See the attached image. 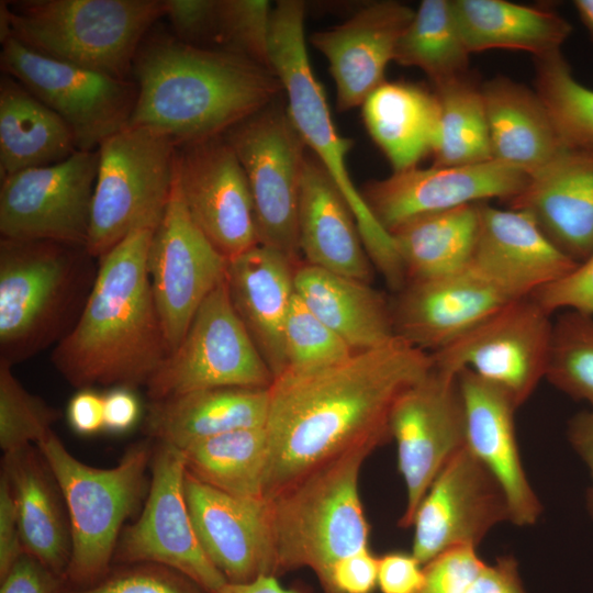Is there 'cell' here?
<instances>
[{"label": "cell", "mask_w": 593, "mask_h": 593, "mask_svg": "<svg viewBox=\"0 0 593 593\" xmlns=\"http://www.w3.org/2000/svg\"><path fill=\"white\" fill-rule=\"evenodd\" d=\"M433 365L429 353L398 337L322 369L275 378L264 500L348 451L385 443L396 399Z\"/></svg>", "instance_id": "6da1fadb"}, {"label": "cell", "mask_w": 593, "mask_h": 593, "mask_svg": "<svg viewBox=\"0 0 593 593\" xmlns=\"http://www.w3.org/2000/svg\"><path fill=\"white\" fill-rule=\"evenodd\" d=\"M132 74L137 99L128 125L159 130L177 146L223 135L283 92L270 67L175 36L144 40Z\"/></svg>", "instance_id": "7a4b0ae2"}, {"label": "cell", "mask_w": 593, "mask_h": 593, "mask_svg": "<svg viewBox=\"0 0 593 593\" xmlns=\"http://www.w3.org/2000/svg\"><path fill=\"white\" fill-rule=\"evenodd\" d=\"M153 232L136 230L99 258L82 312L53 354L71 385H146L169 355L147 270Z\"/></svg>", "instance_id": "3957f363"}, {"label": "cell", "mask_w": 593, "mask_h": 593, "mask_svg": "<svg viewBox=\"0 0 593 593\" xmlns=\"http://www.w3.org/2000/svg\"><path fill=\"white\" fill-rule=\"evenodd\" d=\"M373 450L348 451L266 501L275 575L305 567L325 593H338L333 582L336 563L369 548L358 484L361 466Z\"/></svg>", "instance_id": "277c9868"}, {"label": "cell", "mask_w": 593, "mask_h": 593, "mask_svg": "<svg viewBox=\"0 0 593 593\" xmlns=\"http://www.w3.org/2000/svg\"><path fill=\"white\" fill-rule=\"evenodd\" d=\"M304 18L305 4L300 0L273 4L270 66L283 87L289 115L302 141L345 198L374 269L398 292L406 283L402 260L392 235L374 217L349 175L346 158L354 144L337 132L324 89L313 72Z\"/></svg>", "instance_id": "5b68a950"}, {"label": "cell", "mask_w": 593, "mask_h": 593, "mask_svg": "<svg viewBox=\"0 0 593 593\" xmlns=\"http://www.w3.org/2000/svg\"><path fill=\"white\" fill-rule=\"evenodd\" d=\"M10 36L44 56L128 80L165 0L5 1Z\"/></svg>", "instance_id": "8992f818"}, {"label": "cell", "mask_w": 593, "mask_h": 593, "mask_svg": "<svg viewBox=\"0 0 593 593\" xmlns=\"http://www.w3.org/2000/svg\"><path fill=\"white\" fill-rule=\"evenodd\" d=\"M36 445L68 512L71 556L65 582L94 584L110 572L123 524L144 495L154 448L135 444L116 466L102 469L75 458L53 432Z\"/></svg>", "instance_id": "52a82bcc"}, {"label": "cell", "mask_w": 593, "mask_h": 593, "mask_svg": "<svg viewBox=\"0 0 593 593\" xmlns=\"http://www.w3.org/2000/svg\"><path fill=\"white\" fill-rule=\"evenodd\" d=\"M99 152L86 253L100 258L128 234L155 230L168 204L177 144L148 126H126Z\"/></svg>", "instance_id": "ba28073f"}, {"label": "cell", "mask_w": 593, "mask_h": 593, "mask_svg": "<svg viewBox=\"0 0 593 593\" xmlns=\"http://www.w3.org/2000/svg\"><path fill=\"white\" fill-rule=\"evenodd\" d=\"M280 97L244 119L223 136L245 171L258 244L299 264V197L305 144Z\"/></svg>", "instance_id": "9c48e42d"}, {"label": "cell", "mask_w": 593, "mask_h": 593, "mask_svg": "<svg viewBox=\"0 0 593 593\" xmlns=\"http://www.w3.org/2000/svg\"><path fill=\"white\" fill-rule=\"evenodd\" d=\"M275 378L238 317L226 278L205 298L179 346L146 383L159 401L215 388L268 389Z\"/></svg>", "instance_id": "30bf717a"}, {"label": "cell", "mask_w": 593, "mask_h": 593, "mask_svg": "<svg viewBox=\"0 0 593 593\" xmlns=\"http://www.w3.org/2000/svg\"><path fill=\"white\" fill-rule=\"evenodd\" d=\"M550 315L532 295L513 300L429 353L434 367L456 376L469 369L503 389L519 407L546 376Z\"/></svg>", "instance_id": "8fae6325"}, {"label": "cell", "mask_w": 593, "mask_h": 593, "mask_svg": "<svg viewBox=\"0 0 593 593\" xmlns=\"http://www.w3.org/2000/svg\"><path fill=\"white\" fill-rule=\"evenodd\" d=\"M1 66L67 123L78 150H97L128 126L137 99L130 79L44 56L12 36L2 42Z\"/></svg>", "instance_id": "7c38bea8"}, {"label": "cell", "mask_w": 593, "mask_h": 593, "mask_svg": "<svg viewBox=\"0 0 593 593\" xmlns=\"http://www.w3.org/2000/svg\"><path fill=\"white\" fill-rule=\"evenodd\" d=\"M74 248L1 238V360L12 365L31 355L57 327L75 286Z\"/></svg>", "instance_id": "4fadbf2b"}, {"label": "cell", "mask_w": 593, "mask_h": 593, "mask_svg": "<svg viewBox=\"0 0 593 593\" xmlns=\"http://www.w3.org/2000/svg\"><path fill=\"white\" fill-rule=\"evenodd\" d=\"M150 481L138 518L120 536L114 560L172 569L215 593L227 580L204 552L187 505L182 451L160 444L153 449Z\"/></svg>", "instance_id": "5bb4252c"}, {"label": "cell", "mask_w": 593, "mask_h": 593, "mask_svg": "<svg viewBox=\"0 0 593 593\" xmlns=\"http://www.w3.org/2000/svg\"><path fill=\"white\" fill-rule=\"evenodd\" d=\"M98 167V149L77 150L58 164L1 179L2 238L52 240L85 249Z\"/></svg>", "instance_id": "9a60e30c"}, {"label": "cell", "mask_w": 593, "mask_h": 593, "mask_svg": "<svg viewBox=\"0 0 593 593\" xmlns=\"http://www.w3.org/2000/svg\"><path fill=\"white\" fill-rule=\"evenodd\" d=\"M227 264L187 210L176 167L171 194L147 255L152 291L169 354L181 343L205 298L226 278Z\"/></svg>", "instance_id": "2e32d148"}, {"label": "cell", "mask_w": 593, "mask_h": 593, "mask_svg": "<svg viewBox=\"0 0 593 593\" xmlns=\"http://www.w3.org/2000/svg\"><path fill=\"white\" fill-rule=\"evenodd\" d=\"M390 433L406 486L400 526H412L415 512L447 461L466 446V414L458 374L434 367L396 399Z\"/></svg>", "instance_id": "e0dca14e"}, {"label": "cell", "mask_w": 593, "mask_h": 593, "mask_svg": "<svg viewBox=\"0 0 593 593\" xmlns=\"http://www.w3.org/2000/svg\"><path fill=\"white\" fill-rule=\"evenodd\" d=\"M504 521H510V510L503 489L465 446L447 461L415 512L412 555L426 564L452 548H477Z\"/></svg>", "instance_id": "ac0fdd59"}, {"label": "cell", "mask_w": 593, "mask_h": 593, "mask_svg": "<svg viewBox=\"0 0 593 593\" xmlns=\"http://www.w3.org/2000/svg\"><path fill=\"white\" fill-rule=\"evenodd\" d=\"M176 167L187 210L223 257L258 245L249 184L223 135L178 145Z\"/></svg>", "instance_id": "d6986e66"}, {"label": "cell", "mask_w": 593, "mask_h": 593, "mask_svg": "<svg viewBox=\"0 0 593 593\" xmlns=\"http://www.w3.org/2000/svg\"><path fill=\"white\" fill-rule=\"evenodd\" d=\"M530 176L497 160L475 165L411 168L367 182L365 202L390 234L414 217L518 195Z\"/></svg>", "instance_id": "ffe728a7"}, {"label": "cell", "mask_w": 593, "mask_h": 593, "mask_svg": "<svg viewBox=\"0 0 593 593\" xmlns=\"http://www.w3.org/2000/svg\"><path fill=\"white\" fill-rule=\"evenodd\" d=\"M516 299L468 265L450 275L406 282L391 304L394 331L400 339L434 353Z\"/></svg>", "instance_id": "44dd1931"}, {"label": "cell", "mask_w": 593, "mask_h": 593, "mask_svg": "<svg viewBox=\"0 0 593 593\" xmlns=\"http://www.w3.org/2000/svg\"><path fill=\"white\" fill-rule=\"evenodd\" d=\"M414 13L399 1H374L344 23L310 36V43L328 63L339 111L362 105L385 81L388 64Z\"/></svg>", "instance_id": "7402d4cb"}, {"label": "cell", "mask_w": 593, "mask_h": 593, "mask_svg": "<svg viewBox=\"0 0 593 593\" xmlns=\"http://www.w3.org/2000/svg\"><path fill=\"white\" fill-rule=\"evenodd\" d=\"M183 490L199 541L227 582L275 575L266 500L232 496L187 470Z\"/></svg>", "instance_id": "603a6c76"}, {"label": "cell", "mask_w": 593, "mask_h": 593, "mask_svg": "<svg viewBox=\"0 0 593 593\" xmlns=\"http://www.w3.org/2000/svg\"><path fill=\"white\" fill-rule=\"evenodd\" d=\"M469 266L515 298L529 296L571 272L563 254L525 211L479 203V227Z\"/></svg>", "instance_id": "cb8c5ba5"}, {"label": "cell", "mask_w": 593, "mask_h": 593, "mask_svg": "<svg viewBox=\"0 0 593 593\" xmlns=\"http://www.w3.org/2000/svg\"><path fill=\"white\" fill-rule=\"evenodd\" d=\"M466 414V447L486 467L504 491L510 521L534 525L542 506L521 460L514 413L518 409L500 387L473 371L458 373Z\"/></svg>", "instance_id": "d4e9b609"}, {"label": "cell", "mask_w": 593, "mask_h": 593, "mask_svg": "<svg viewBox=\"0 0 593 593\" xmlns=\"http://www.w3.org/2000/svg\"><path fill=\"white\" fill-rule=\"evenodd\" d=\"M508 202L563 254L583 261L593 253V150L566 148Z\"/></svg>", "instance_id": "484cf974"}, {"label": "cell", "mask_w": 593, "mask_h": 593, "mask_svg": "<svg viewBox=\"0 0 593 593\" xmlns=\"http://www.w3.org/2000/svg\"><path fill=\"white\" fill-rule=\"evenodd\" d=\"M295 265L283 254L259 244L227 264L233 306L273 378L286 368L283 333L295 293Z\"/></svg>", "instance_id": "4316f807"}, {"label": "cell", "mask_w": 593, "mask_h": 593, "mask_svg": "<svg viewBox=\"0 0 593 593\" xmlns=\"http://www.w3.org/2000/svg\"><path fill=\"white\" fill-rule=\"evenodd\" d=\"M298 233L305 262L370 283L373 265L345 198L315 157L307 156L299 197Z\"/></svg>", "instance_id": "83f0119b"}, {"label": "cell", "mask_w": 593, "mask_h": 593, "mask_svg": "<svg viewBox=\"0 0 593 593\" xmlns=\"http://www.w3.org/2000/svg\"><path fill=\"white\" fill-rule=\"evenodd\" d=\"M294 290L354 351L378 348L398 338L391 304L368 282L300 261L294 269Z\"/></svg>", "instance_id": "f1b7e54d"}, {"label": "cell", "mask_w": 593, "mask_h": 593, "mask_svg": "<svg viewBox=\"0 0 593 593\" xmlns=\"http://www.w3.org/2000/svg\"><path fill=\"white\" fill-rule=\"evenodd\" d=\"M269 388H215L153 401L146 433L160 444L183 449L224 433L266 426Z\"/></svg>", "instance_id": "f546056e"}, {"label": "cell", "mask_w": 593, "mask_h": 593, "mask_svg": "<svg viewBox=\"0 0 593 593\" xmlns=\"http://www.w3.org/2000/svg\"><path fill=\"white\" fill-rule=\"evenodd\" d=\"M481 91L492 159L533 176L566 149L536 91L505 76Z\"/></svg>", "instance_id": "4dcf8cb0"}, {"label": "cell", "mask_w": 593, "mask_h": 593, "mask_svg": "<svg viewBox=\"0 0 593 593\" xmlns=\"http://www.w3.org/2000/svg\"><path fill=\"white\" fill-rule=\"evenodd\" d=\"M1 470L10 482L25 553L65 581L71 556L70 527L44 458L29 445L5 454Z\"/></svg>", "instance_id": "1f68e13d"}, {"label": "cell", "mask_w": 593, "mask_h": 593, "mask_svg": "<svg viewBox=\"0 0 593 593\" xmlns=\"http://www.w3.org/2000/svg\"><path fill=\"white\" fill-rule=\"evenodd\" d=\"M461 38L470 54L514 49L535 57L561 51L572 31L560 14L504 0H451Z\"/></svg>", "instance_id": "d6a6232c"}, {"label": "cell", "mask_w": 593, "mask_h": 593, "mask_svg": "<svg viewBox=\"0 0 593 593\" xmlns=\"http://www.w3.org/2000/svg\"><path fill=\"white\" fill-rule=\"evenodd\" d=\"M67 123L9 75L0 81V176L58 164L77 152Z\"/></svg>", "instance_id": "836d02e7"}, {"label": "cell", "mask_w": 593, "mask_h": 593, "mask_svg": "<svg viewBox=\"0 0 593 593\" xmlns=\"http://www.w3.org/2000/svg\"><path fill=\"white\" fill-rule=\"evenodd\" d=\"M362 118L393 172L417 167L432 150L438 103L419 85L384 81L362 103Z\"/></svg>", "instance_id": "e575fe53"}, {"label": "cell", "mask_w": 593, "mask_h": 593, "mask_svg": "<svg viewBox=\"0 0 593 593\" xmlns=\"http://www.w3.org/2000/svg\"><path fill=\"white\" fill-rule=\"evenodd\" d=\"M479 203L417 216L391 232L406 282L450 275L469 265L478 235Z\"/></svg>", "instance_id": "d590c367"}, {"label": "cell", "mask_w": 593, "mask_h": 593, "mask_svg": "<svg viewBox=\"0 0 593 593\" xmlns=\"http://www.w3.org/2000/svg\"><path fill=\"white\" fill-rule=\"evenodd\" d=\"M186 470L203 483L244 500H264L266 426L237 429L181 449Z\"/></svg>", "instance_id": "8d00e7d4"}, {"label": "cell", "mask_w": 593, "mask_h": 593, "mask_svg": "<svg viewBox=\"0 0 593 593\" xmlns=\"http://www.w3.org/2000/svg\"><path fill=\"white\" fill-rule=\"evenodd\" d=\"M438 114L430 154L433 166L492 160L481 85L468 74L435 86Z\"/></svg>", "instance_id": "74e56055"}, {"label": "cell", "mask_w": 593, "mask_h": 593, "mask_svg": "<svg viewBox=\"0 0 593 593\" xmlns=\"http://www.w3.org/2000/svg\"><path fill=\"white\" fill-rule=\"evenodd\" d=\"M469 55L451 1L423 0L399 40L393 60L419 68L437 86L468 74Z\"/></svg>", "instance_id": "f35d334b"}, {"label": "cell", "mask_w": 593, "mask_h": 593, "mask_svg": "<svg viewBox=\"0 0 593 593\" xmlns=\"http://www.w3.org/2000/svg\"><path fill=\"white\" fill-rule=\"evenodd\" d=\"M535 91L563 146L593 150V90L580 83L561 51L535 57Z\"/></svg>", "instance_id": "ab89813d"}, {"label": "cell", "mask_w": 593, "mask_h": 593, "mask_svg": "<svg viewBox=\"0 0 593 593\" xmlns=\"http://www.w3.org/2000/svg\"><path fill=\"white\" fill-rule=\"evenodd\" d=\"M545 378L574 400L593 406V317L564 311L553 322Z\"/></svg>", "instance_id": "60d3db41"}, {"label": "cell", "mask_w": 593, "mask_h": 593, "mask_svg": "<svg viewBox=\"0 0 593 593\" xmlns=\"http://www.w3.org/2000/svg\"><path fill=\"white\" fill-rule=\"evenodd\" d=\"M283 342L286 356L283 372L322 369L355 353L304 304L296 293L292 298L287 315Z\"/></svg>", "instance_id": "b9f144b4"}, {"label": "cell", "mask_w": 593, "mask_h": 593, "mask_svg": "<svg viewBox=\"0 0 593 593\" xmlns=\"http://www.w3.org/2000/svg\"><path fill=\"white\" fill-rule=\"evenodd\" d=\"M11 366L0 360V447L4 455L38 444L60 417L56 409L23 388Z\"/></svg>", "instance_id": "7bdbcfd3"}, {"label": "cell", "mask_w": 593, "mask_h": 593, "mask_svg": "<svg viewBox=\"0 0 593 593\" xmlns=\"http://www.w3.org/2000/svg\"><path fill=\"white\" fill-rule=\"evenodd\" d=\"M272 11L273 4L266 0H217L213 48L242 54L271 68Z\"/></svg>", "instance_id": "ee69618b"}, {"label": "cell", "mask_w": 593, "mask_h": 593, "mask_svg": "<svg viewBox=\"0 0 593 593\" xmlns=\"http://www.w3.org/2000/svg\"><path fill=\"white\" fill-rule=\"evenodd\" d=\"M59 593H210L186 575L153 563L124 564L94 584Z\"/></svg>", "instance_id": "f6af8a7d"}, {"label": "cell", "mask_w": 593, "mask_h": 593, "mask_svg": "<svg viewBox=\"0 0 593 593\" xmlns=\"http://www.w3.org/2000/svg\"><path fill=\"white\" fill-rule=\"evenodd\" d=\"M485 562L475 547L449 549L424 567V583L417 593H467Z\"/></svg>", "instance_id": "bcb514c9"}, {"label": "cell", "mask_w": 593, "mask_h": 593, "mask_svg": "<svg viewBox=\"0 0 593 593\" xmlns=\"http://www.w3.org/2000/svg\"><path fill=\"white\" fill-rule=\"evenodd\" d=\"M532 296L549 313L577 311L593 317V253L563 278Z\"/></svg>", "instance_id": "7dc6e473"}, {"label": "cell", "mask_w": 593, "mask_h": 593, "mask_svg": "<svg viewBox=\"0 0 593 593\" xmlns=\"http://www.w3.org/2000/svg\"><path fill=\"white\" fill-rule=\"evenodd\" d=\"M217 0H165L168 18L179 41L201 47H213Z\"/></svg>", "instance_id": "c3c4849f"}, {"label": "cell", "mask_w": 593, "mask_h": 593, "mask_svg": "<svg viewBox=\"0 0 593 593\" xmlns=\"http://www.w3.org/2000/svg\"><path fill=\"white\" fill-rule=\"evenodd\" d=\"M64 582L37 559L23 553L1 579L0 593H59Z\"/></svg>", "instance_id": "681fc988"}, {"label": "cell", "mask_w": 593, "mask_h": 593, "mask_svg": "<svg viewBox=\"0 0 593 593\" xmlns=\"http://www.w3.org/2000/svg\"><path fill=\"white\" fill-rule=\"evenodd\" d=\"M424 569L411 553L391 552L379 558L378 585L382 593H417Z\"/></svg>", "instance_id": "f907efd6"}, {"label": "cell", "mask_w": 593, "mask_h": 593, "mask_svg": "<svg viewBox=\"0 0 593 593\" xmlns=\"http://www.w3.org/2000/svg\"><path fill=\"white\" fill-rule=\"evenodd\" d=\"M25 553L16 516L15 504L9 479L3 470L0 474V579L20 557Z\"/></svg>", "instance_id": "816d5d0a"}, {"label": "cell", "mask_w": 593, "mask_h": 593, "mask_svg": "<svg viewBox=\"0 0 593 593\" xmlns=\"http://www.w3.org/2000/svg\"><path fill=\"white\" fill-rule=\"evenodd\" d=\"M379 558L369 548L336 563L333 582L338 593H371L378 584Z\"/></svg>", "instance_id": "f5cc1de1"}, {"label": "cell", "mask_w": 593, "mask_h": 593, "mask_svg": "<svg viewBox=\"0 0 593 593\" xmlns=\"http://www.w3.org/2000/svg\"><path fill=\"white\" fill-rule=\"evenodd\" d=\"M67 419L80 435H93L104 429V399L92 389H81L67 406Z\"/></svg>", "instance_id": "db71d44e"}, {"label": "cell", "mask_w": 593, "mask_h": 593, "mask_svg": "<svg viewBox=\"0 0 593 593\" xmlns=\"http://www.w3.org/2000/svg\"><path fill=\"white\" fill-rule=\"evenodd\" d=\"M467 593H526L519 579L516 560L506 556L493 564L485 563Z\"/></svg>", "instance_id": "11a10c76"}, {"label": "cell", "mask_w": 593, "mask_h": 593, "mask_svg": "<svg viewBox=\"0 0 593 593\" xmlns=\"http://www.w3.org/2000/svg\"><path fill=\"white\" fill-rule=\"evenodd\" d=\"M104 399V429L111 433H124L131 429L141 414L137 398L128 388H113Z\"/></svg>", "instance_id": "9f6ffc18"}, {"label": "cell", "mask_w": 593, "mask_h": 593, "mask_svg": "<svg viewBox=\"0 0 593 593\" xmlns=\"http://www.w3.org/2000/svg\"><path fill=\"white\" fill-rule=\"evenodd\" d=\"M568 438L591 473L592 485L586 494V505L593 517V410L582 411L569 421Z\"/></svg>", "instance_id": "6f0895ef"}, {"label": "cell", "mask_w": 593, "mask_h": 593, "mask_svg": "<svg viewBox=\"0 0 593 593\" xmlns=\"http://www.w3.org/2000/svg\"><path fill=\"white\" fill-rule=\"evenodd\" d=\"M215 593H298L282 588L275 575L261 574L245 583L226 582Z\"/></svg>", "instance_id": "680465c9"}, {"label": "cell", "mask_w": 593, "mask_h": 593, "mask_svg": "<svg viewBox=\"0 0 593 593\" xmlns=\"http://www.w3.org/2000/svg\"><path fill=\"white\" fill-rule=\"evenodd\" d=\"M573 5L593 42V0H575Z\"/></svg>", "instance_id": "91938a15"}]
</instances>
